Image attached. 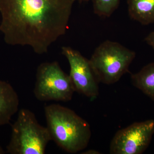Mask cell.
Instances as JSON below:
<instances>
[{
	"label": "cell",
	"instance_id": "cell-1",
	"mask_svg": "<svg viewBox=\"0 0 154 154\" xmlns=\"http://www.w3.org/2000/svg\"><path fill=\"white\" fill-rule=\"evenodd\" d=\"M76 0H0V32L6 43L42 54L64 35Z\"/></svg>",
	"mask_w": 154,
	"mask_h": 154
},
{
	"label": "cell",
	"instance_id": "cell-2",
	"mask_svg": "<svg viewBox=\"0 0 154 154\" xmlns=\"http://www.w3.org/2000/svg\"><path fill=\"white\" fill-rule=\"evenodd\" d=\"M51 140L62 149L75 154L87 147L91 137L90 124L73 110L59 104L44 107Z\"/></svg>",
	"mask_w": 154,
	"mask_h": 154
},
{
	"label": "cell",
	"instance_id": "cell-3",
	"mask_svg": "<svg viewBox=\"0 0 154 154\" xmlns=\"http://www.w3.org/2000/svg\"><path fill=\"white\" fill-rule=\"evenodd\" d=\"M135 57L133 51L107 40L96 48L89 61L98 82L110 85L118 82L128 72Z\"/></svg>",
	"mask_w": 154,
	"mask_h": 154
},
{
	"label": "cell",
	"instance_id": "cell-4",
	"mask_svg": "<svg viewBox=\"0 0 154 154\" xmlns=\"http://www.w3.org/2000/svg\"><path fill=\"white\" fill-rule=\"evenodd\" d=\"M51 140L47 127L42 126L32 111L22 108L12 126L7 152L11 154H43Z\"/></svg>",
	"mask_w": 154,
	"mask_h": 154
},
{
	"label": "cell",
	"instance_id": "cell-5",
	"mask_svg": "<svg viewBox=\"0 0 154 154\" xmlns=\"http://www.w3.org/2000/svg\"><path fill=\"white\" fill-rule=\"evenodd\" d=\"M74 92L70 77L63 71L57 62L43 63L38 66L33 90L37 100L69 102Z\"/></svg>",
	"mask_w": 154,
	"mask_h": 154
},
{
	"label": "cell",
	"instance_id": "cell-6",
	"mask_svg": "<svg viewBox=\"0 0 154 154\" xmlns=\"http://www.w3.org/2000/svg\"><path fill=\"white\" fill-rule=\"evenodd\" d=\"M154 134V120L133 123L116 133L110 146L111 154H141L150 143Z\"/></svg>",
	"mask_w": 154,
	"mask_h": 154
},
{
	"label": "cell",
	"instance_id": "cell-7",
	"mask_svg": "<svg viewBox=\"0 0 154 154\" xmlns=\"http://www.w3.org/2000/svg\"><path fill=\"white\" fill-rule=\"evenodd\" d=\"M62 54L66 58L70 66L69 75L75 91L83 94L91 100L99 95L98 80L94 75L89 60L79 51L70 47L62 48Z\"/></svg>",
	"mask_w": 154,
	"mask_h": 154
},
{
	"label": "cell",
	"instance_id": "cell-8",
	"mask_svg": "<svg viewBox=\"0 0 154 154\" xmlns=\"http://www.w3.org/2000/svg\"><path fill=\"white\" fill-rule=\"evenodd\" d=\"M19 96L11 84L0 80V126L8 124L18 110Z\"/></svg>",
	"mask_w": 154,
	"mask_h": 154
},
{
	"label": "cell",
	"instance_id": "cell-9",
	"mask_svg": "<svg viewBox=\"0 0 154 154\" xmlns=\"http://www.w3.org/2000/svg\"><path fill=\"white\" fill-rule=\"evenodd\" d=\"M131 19L144 25L154 23V0H127Z\"/></svg>",
	"mask_w": 154,
	"mask_h": 154
},
{
	"label": "cell",
	"instance_id": "cell-10",
	"mask_svg": "<svg viewBox=\"0 0 154 154\" xmlns=\"http://www.w3.org/2000/svg\"><path fill=\"white\" fill-rule=\"evenodd\" d=\"M133 85L154 101V62L131 75Z\"/></svg>",
	"mask_w": 154,
	"mask_h": 154
},
{
	"label": "cell",
	"instance_id": "cell-11",
	"mask_svg": "<svg viewBox=\"0 0 154 154\" xmlns=\"http://www.w3.org/2000/svg\"><path fill=\"white\" fill-rule=\"evenodd\" d=\"M94 13L102 17H109L118 8L120 0H91Z\"/></svg>",
	"mask_w": 154,
	"mask_h": 154
},
{
	"label": "cell",
	"instance_id": "cell-12",
	"mask_svg": "<svg viewBox=\"0 0 154 154\" xmlns=\"http://www.w3.org/2000/svg\"><path fill=\"white\" fill-rule=\"evenodd\" d=\"M145 40L154 50V31L148 34L145 38Z\"/></svg>",
	"mask_w": 154,
	"mask_h": 154
},
{
	"label": "cell",
	"instance_id": "cell-13",
	"mask_svg": "<svg viewBox=\"0 0 154 154\" xmlns=\"http://www.w3.org/2000/svg\"><path fill=\"white\" fill-rule=\"evenodd\" d=\"M81 154H101L100 152L94 149L88 150L85 152H83V153H81Z\"/></svg>",
	"mask_w": 154,
	"mask_h": 154
},
{
	"label": "cell",
	"instance_id": "cell-14",
	"mask_svg": "<svg viewBox=\"0 0 154 154\" xmlns=\"http://www.w3.org/2000/svg\"><path fill=\"white\" fill-rule=\"evenodd\" d=\"M5 151H4V150L2 148V147L0 146V154H5Z\"/></svg>",
	"mask_w": 154,
	"mask_h": 154
},
{
	"label": "cell",
	"instance_id": "cell-15",
	"mask_svg": "<svg viewBox=\"0 0 154 154\" xmlns=\"http://www.w3.org/2000/svg\"><path fill=\"white\" fill-rule=\"evenodd\" d=\"M91 0H76V1H78L80 3L84 2H88Z\"/></svg>",
	"mask_w": 154,
	"mask_h": 154
}]
</instances>
